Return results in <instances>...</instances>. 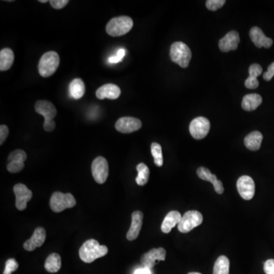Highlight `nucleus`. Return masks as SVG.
Instances as JSON below:
<instances>
[{"label":"nucleus","instance_id":"nucleus-12","mask_svg":"<svg viewBox=\"0 0 274 274\" xmlns=\"http://www.w3.org/2000/svg\"><path fill=\"white\" fill-rule=\"evenodd\" d=\"M16 201L15 206L20 211L25 210L27 207L28 202L32 198V192L23 183H17L13 188Z\"/></svg>","mask_w":274,"mask_h":274},{"label":"nucleus","instance_id":"nucleus-4","mask_svg":"<svg viewBox=\"0 0 274 274\" xmlns=\"http://www.w3.org/2000/svg\"><path fill=\"white\" fill-rule=\"evenodd\" d=\"M60 56L55 51L46 52L38 63V72L44 78L51 76L59 67Z\"/></svg>","mask_w":274,"mask_h":274},{"label":"nucleus","instance_id":"nucleus-37","mask_svg":"<svg viewBox=\"0 0 274 274\" xmlns=\"http://www.w3.org/2000/svg\"><path fill=\"white\" fill-rule=\"evenodd\" d=\"M274 76V62H272L270 66H269L267 71L263 74V78L264 80L271 81L273 77Z\"/></svg>","mask_w":274,"mask_h":274},{"label":"nucleus","instance_id":"nucleus-36","mask_svg":"<svg viewBox=\"0 0 274 274\" xmlns=\"http://www.w3.org/2000/svg\"><path fill=\"white\" fill-rule=\"evenodd\" d=\"M263 271L266 274H274V260L270 259L264 263Z\"/></svg>","mask_w":274,"mask_h":274},{"label":"nucleus","instance_id":"nucleus-34","mask_svg":"<svg viewBox=\"0 0 274 274\" xmlns=\"http://www.w3.org/2000/svg\"><path fill=\"white\" fill-rule=\"evenodd\" d=\"M69 0H51L50 1L52 7L55 9H63L69 3Z\"/></svg>","mask_w":274,"mask_h":274},{"label":"nucleus","instance_id":"nucleus-2","mask_svg":"<svg viewBox=\"0 0 274 274\" xmlns=\"http://www.w3.org/2000/svg\"><path fill=\"white\" fill-rule=\"evenodd\" d=\"M34 109H35L36 112L44 116L45 118L44 129L45 131H53L56 127V123L54 121V118L57 114V110L54 104H52L49 101L41 100V101L36 102Z\"/></svg>","mask_w":274,"mask_h":274},{"label":"nucleus","instance_id":"nucleus-3","mask_svg":"<svg viewBox=\"0 0 274 274\" xmlns=\"http://www.w3.org/2000/svg\"><path fill=\"white\" fill-rule=\"evenodd\" d=\"M134 21L129 16H119L113 18L106 25V31L112 37L123 36L131 30Z\"/></svg>","mask_w":274,"mask_h":274},{"label":"nucleus","instance_id":"nucleus-14","mask_svg":"<svg viewBox=\"0 0 274 274\" xmlns=\"http://www.w3.org/2000/svg\"><path fill=\"white\" fill-rule=\"evenodd\" d=\"M166 256V251L163 247L153 248L142 256L141 263L143 267L151 270L155 265L156 261L165 260Z\"/></svg>","mask_w":274,"mask_h":274},{"label":"nucleus","instance_id":"nucleus-13","mask_svg":"<svg viewBox=\"0 0 274 274\" xmlns=\"http://www.w3.org/2000/svg\"><path fill=\"white\" fill-rule=\"evenodd\" d=\"M142 127L140 120L131 117H124L118 120L115 123L116 130L122 134H131Z\"/></svg>","mask_w":274,"mask_h":274},{"label":"nucleus","instance_id":"nucleus-29","mask_svg":"<svg viewBox=\"0 0 274 274\" xmlns=\"http://www.w3.org/2000/svg\"><path fill=\"white\" fill-rule=\"evenodd\" d=\"M138 176L136 178V182L139 186H144L149 181L150 178V169L148 166L144 163H139L137 166Z\"/></svg>","mask_w":274,"mask_h":274},{"label":"nucleus","instance_id":"nucleus-23","mask_svg":"<svg viewBox=\"0 0 274 274\" xmlns=\"http://www.w3.org/2000/svg\"><path fill=\"white\" fill-rule=\"evenodd\" d=\"M263 135L259 131H253L244 138V145L246 148L251 151H257L261 146Z\"/></svg>","mask_w":274,"mask_h":274},{"label":"nucleus","instance_id":"nucleus-35","mask_svg":"<svg viewBox=\"0 0 274 274\" xmlns=\"http://www.w3.org/2000/svg\"><path fill=\"white\" fill-rule=\"evenodd\" d=\"M9 134V130L8 128V126L6 125H1L0 126V145L1 146L6 141Z\"/></svg>","mask_w":274,"mask_h":274},{"label":"nucleus","instance_id":"nucleus-16","mask_svg":"<svg viewBox=\"0 0 274 274\" xmlns=\"http://www.w3.org/2000/svg\"><path fill=\"white\" fill-rule=\"evenodd\" d=\"M240 42L239 33L235 30H231L227 33L225 37L219 41V47L221 51L229 52L238 48V45Z\"/></svg>","mask_w":274,"mask_h":274},{"label":"nucleus","instance_id":"nucleus-24","mask_svg":"<svg viewBox=\"0 0 274 274\" xmlns=\"http://www.w3.org/2000/svg\"><path fill=\"white\" fill-rule=\"evenodd\" d=\"M262 97L258 94H246L242 102V108L247 111L256 110L262 103Z\"/></svg>","mask_w":274,"mask_h":274},{"label":"nucleus","instance_id":"nucleus-11","mask_svg":"<svg viewBox=\"0 0 274 274\" xmlns=\"http://www.w3.org/2000/svg\"><path fill=\"white\" fill-rule=\"evenodd\" d=\"M237 189L240 196L245 200H250L255 196V183L252 178L243 175L237 182Z\"/></svg>","mask_w":274,"mask_h":274},{"label":"nucleus","instance_id":"nucleus-31","mask_svg":"<svg viewBox=\"0 0 274 274\" xmlns=\"http://www.w3.org/2000/svg\"><path fill=\"white\" fill-rule=\"evenodd\" d=\"M226 3L225 0H207L206 6L210 11H216L217 9L223 7Z\"/></svg>","mask_w":274,"mask_h":274},{"label":"nucleus","instance_id":"nucleus-33","mask_svg":"<svg viewBox=\"0 0 274 274\" xmlns=\"http://www.w3.org/2000/svg\"><path fill=\"white\" fill-rule=\"evenodd\" d=\"M125 55H126V50H125V49L121 48L118 50L117 55L114 56V57H110L109 58L108 62L110 63H117V62H121Z\"/></svg>","mask_w":274,"mask_h":274},{"label":"nucleus","instance_id":"nucleus-6","mask_svg":"<svg viewBox=\"0 0 274 274\" xmlns=\"http://www.w3.org/2000/svg\"><path fill=\"white\" fill-rule=\"evenodd\" d=\"M76 200L71 194L55 192L50 198V207L54 213H61L66 209L75 207Z\"/></svg>","mask_w":274,"mask_h":274},{"label":"nucleus","instance_id":"nucleus-10","mask_svg":"<svg viewBox=\"0 0 274 274\" xmlns=\"http://www.w3.org/2000/svg\"><path fill=\"white\" fill-rule=\"evenodd\" d=\"M27 159V154L22 150L12 152L8 157L7 170L10 173H18L25 167V161Z\"/></svg>","mask_w":274,"mask_h":274},{"label":"nucleus","instance_id":"nucleus-18","mask_svg":"<svg viewBox=\"0 0 274 274\" xmlns=\"http://www.w3.org/2000/svg\"><path fill=\"white\" fill-rule=\"evenodd\" d=\"M249 35L253 43L255 44L258 48H270L272 46L273 40L266 37L260 28L253 27L250 30Z\"/></svg>","mask_w":274,"mask_h":274},{"label":"nucleus","instance_id":"nucleus-21","mask_svg":"<svg viewBox=\"0 0 274 274\" xmlns=\"http://www.w3.org/2000/svg\"><path fill=\"white\" fill-rule=\"evenodd\" d=\"M182 216L180 213L176 210H173L166 215L164 220L162 222L161 229L164 233H169L174 227L182 220Z\"/></svg>","mask_w":274,"mask_h":274},{"label":"nucleus","instance_id":"nucleus-7","mask_svg":"<svg viewBox=\"0 0 274 274\" xmlns=\"http://www.w3.org/2000/svg\"><path fill=\"white\" fill-rule=\"evenodd\" d=\"M203 215L197 210H191L185 213L182 220L178 223V230L182 233H187L203 223Z\"/></svg>","mask_w":274,"mask_h":274},{"label":"nucleus","instance_id":"nucleus-15","mask_svg":"<svg viewBox=\"0 0 274 274\" xmlns=\"http://www.w3.org/2000/svg\"><path fill=\"white\" fill-rule=\"evenodd\" d=\"M45 240H46V231L43 227H38L34 230L31 238L24 243V248L28 251H34L37 247L43 245Z\"/></svg>","mask_w":274,"mask_h":274},{"label":"nucleus","instance_id":"nucleus-32","mask_svg":"<svg viewBox=\"0 0 274 274\" xmlns=\"http://www.w3.org/2000/svg\"><path fill=\"white\" fill-rule=\"evenodd\" d=\"M18 268V262L15 260V259L11 258V259H9L6 261V267H5V270H4L3 274H12L14 271H17Z\"/></svg>","mask_w":274,"mask_h":274},{"label":"nucleus","instance_id":"nucleus-8","mask_svg":"<svg viewBox=\"0 0 274 274\" xmlns=\"http://www.w3.org/2000/svg\"><path fill=\"white\" fill-rule=\"evenodd\" d=\"M91 172L94 181L100 184L107 181L109 174L108 162L102 156L97 157L91 164Z\"/></svg>","mask_w":274,"mask_h":274},{"label":"nucleus","instance_id":"nucleus-19","mask_svg":"<svg viewBox=\"0 0 274 274\" xmlns=\"http://www.w3.org/2000/svg\"><path fill=\"white\" fill-rule=\"evenodd\" d=\"M197 173H198V177L202 180L211 182L213 183V185L215 192L217 193V194H222L224 192V187H223V183L218 179L217 177L212 174L208 168L204 167H199L198 171H197Z\"/></svg>","mask_w":274,"mask_h":274},{"label":"nucleus","instance_id":"nucleus-39","mask_svg":"<svg viewBox=\"0 0 274 274\" xmlns=\"http://www.w3.org/2000/svg\"><path fill=\"white\" fill-rule=\"evenodd\" d=\"M39 2H41V3H46V2H48V1H47V0H40Z\"/></svg>","mask_w":274,"mask_h":274},{"label":"nucleus","instance_id":"nucleus-26","mask_svg":"<svg viewBox=\"0 0 274 274\" xmlns=\"http://www.w3.org/2000/svg\"><path fill=\"white\" fill-rule=\"evenodd\" d=\"M86 91L85 83L81 78H75L70 84V93L75 99H80Z\"/></svg>","mask_w":274,"mask_h":274},{"label":"nucleus","instance_id":"nucleus-9","mask_svg":"<svg viewBox=\"0 0 274 274\" xmlns=\"http://www.w3.org/2000/svg\"><path fill=\"white\" fill-rule=\"evenodd\" d=\"M210 130V121L203 117H199L193 120L189 126L191 135L196 139H202L205 138L209 134Z\"/></svg>","mask_w":274,"mask_h":274},{"label":"nucleus","instance_id":"nucleus-40","mask_svg":"<svg viewBox=\"0 0 274 274\" xmlns=\"http://www.w3.org/2000/svg\"><path fill=\"white\" fill-rule=\"evenodd\" d=\"M188 274H200V273L191 272V273H189Z\"/></svg>","mask_w":274,"mask_h":274},{"label":"nucleus","instance_id":"nucleus-38","mask_svg":"<svg viewBox=\"0 0 274 274\" xmlns=\"http://www.w3.org/2000/svg\"><path fill=\"white\" fill-rule=\"evenodd\" d=\"M134 274H152V272L150 269L143 267V268H139L136 270Z\"/></svg>","mask_w":274,"mask_h":274},{"label":"nucleus","instance_id":"nucleus-27","mask_svg":"<svg viewBox=\"0 0 274 274\" xmlns=\"http://www.w3.org/2000/svg\"><path fill=\"white\" fill-rule=\"evenodd\" d=\"M47 272L54 274L58 272L61 268V257L57 253H53L46 258L45 264Z\"/></svg>","mask_w":274,"mask_h":274},{"label":"nucleus","instance_id":"nucleus-30","mask_svg":"<svg viewBox=\"0 0 274 274\" xmlns=\"http://www.w3.org/2000/svg\"><path fill=\"white\" fill-rule=\"evenodd\" d=\"M152 155L154 158V162L158 167L163 166V155H162V146L157 143H152L151 145Z\"/></svg>","mask_w":274,"mask_h":274},{"label":"nucleus","instance_id":"nucleus-25","mask_svg":"<svg viewBox=\"0 0 274 274\" xmlns=\"http://www.w3.org/2000/svg\"><path fill=\"white\" fill-rule=\"evenodd\" d=\"M15 56L13 50L10 48L2 49L0 51V70L6 71L13 66Z\"/></svg>","mask_w":274,"mask_h":274},{"label":"nucleus","instance_id":"nucleus-28","mask_svg":"<svg viewBox=\"0 0 274 274\" xmlns=\"http://www.w3.org/2000/svg\"><path fill=\"white\" fill-rule=\"evenodd\" d=\"M230 262L226 256H220L215 260L213 274H229Z\"/></svg>","mask_w":274,"mask_h":274},{"label":"nucleus","instance_id":"nucleus-17","mask_svg":"<svg viewBox=\"0 0 274 274\" xmlns=\"http://www.w3.org/2000/svg\"><path fill=\"white\" fill-rule=\"evenodd\" d=\"M143 213L137 210L132 214L131 226L128 232L126 233V239L129 241H134L139 236L141 228L143 226Z\"/></svg>","mask_w":274,"mask_h":274},{"label":"nucleus","instance_id":"nucleus-20","mask_svg":"<svg viewBox=\"0 0 274 274\" xmlns=\"http://www.w3.org/2000/svg\"><path fill=\"white\" fill-rule=\"evenodd\" d=\"M121 89L114 84H105L100 87L96 91V97L100 100L108 98L110 100H115L121 95Z\"/></svg>","mask_w":274,"mask_h":274},{"label":"nucleus","instance_id":"nucleus-22","mask_svg":"<svg viewBox=\"0 0 274 274\" xmlns=\"http://www.w3.org/2000/svg\"><path fill=\"white\" fill-rule=\"evenodd\" d=\"M248 71H249V77L246 79L244 86L247 89H257L259 86L258 77L261 74L263 69L260 65L254 63L250 66Z\"/></svg>","mask_w":274,"mask_h":274},{"label":"nucleus","instance_id":"nucleus-5","mask_svg":"<svg viewBox=\"0 0 274 274\" xmlns=\"http://www.w3.org/2000/svg\"><path fill=\"white\" fill-rule=\"evenodd\" d=\"M170 57L171 61L179 65L181 67H188L192 54L191 49L186 44L182 41H177L172 44L170 49Z\"/></svg>","mask_w":274,"mask_h":274},{"label":"nucleus","instance_id":"nucleus-1","mask_svg":"<svg viewBox=\"0 0 274 274\" xmlns=\"http://www.w3.org/2000/svg\"><path fill=\"white\" fill-rule=\"evenodd\" d=\"M108 252L107 246L101 245L95 239L86 241L79 249V257L82 261L92 263L93 261L105 256Z\"/></svg>","mask_w":274,"mask_h":274}]
</instances>
